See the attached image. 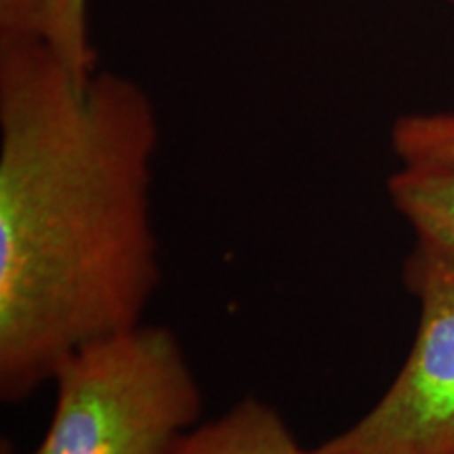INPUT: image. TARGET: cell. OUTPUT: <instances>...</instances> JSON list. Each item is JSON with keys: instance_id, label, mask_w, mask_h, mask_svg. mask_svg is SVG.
<instances>
[{"instance_id": "6da1fadb", "label": "cell", "mask_w": 454, "mask_h": 454, "mask_svg": "<svg viewBox=\"0 0 454 454\" xmlns=\"http://www.w3.org/2000/svg\"><path fill=\"white\" fill-rule=\"evenodd\" d=\"M160 121L122 72L76 82L44 38L0 41V400L144 325L162 265L152 219Z\"/></svg>"}, {"instance_id": "7a4b0ae2", "label": "cell", "mask_w": 454, "mask_h": 454, "mask_svg": "<svg viewBox=\"0 0 454 454\" xmlns=\"http://www.w3.org/2000/svg\"><path fill=\"white\" fill-rule=\"evenodd\" d=\"M51 383L53 414L30 454H168L202 412L177 334L147 322L74 351Z\"/></svg>"}, {"instance_id": "3957f363", "label": "cell", "mask_w": 454, "mask_h": 454, "mask_svg": "<svg viewBox=\"0 0 454 454\" xmlns=\"http://www.w3.org/2000/svg\"><path fill=\"white\" fill-rule=\"evenodd\" d=\"M404 284L421 308L404 366L364 417L311 454H454V268L412 248Z\"/></svg>"}, {"instance_id": "277c9868", "label": "cell", "mask_w": 454, "mask_h": 454, "mask_svg": "<svg viewBox=\"0 0 454 454\" xmlns=\"http://www.w3.org/2000/svg\"><path fill=\"white\" fill-rule=\"evenodd\" d=\"M168 454H311L268 402L248 395L215 421L179 435Z\"/></svg>"}, {"instance_id": "5b68a950", "label": "cell", "mask_w": 454, "mask_h": 454, "mask_svg": "<svg viewBox=\"0 0 454 454\" xmlns=\"http://www.w3.org/2000/svg\"><path fill=\"white\" fill-rule=\"evenodd\" d=\"M387 194L414 231V248L454 268V167L402 164L387 181Z\"/></svg>"}, {"instance_id": "8992f818", "label": "cell", "mask_w": 454, "mask_h": 454, "mask_svg": "<svg viewBox=\"0 0 454 454\" xmlns=\"http://www.w3.org/2000/svg\"><path fill=\"white\" fill-rule=\"evenodd\" d=\"M389 141L402 164L454 167V112L406 114L395 118Z\"/></svg>"}, {"instance_id": "52a82bcc", "label": "cell", "mask_w": 454, "mask_h": 454, "mask_svg": "<svg viewBox=\"0 0 454 454\" xmlns=\"http://www.w3.org/2000/svg\"><path fill=\"white\" fill-rule=\"evenodd\" d=\"M47 43L76 78L87 84L98 67V53L90 41L89 0H51Z\"/></svg>"}, {"instance_id": "ba28073f", "label": "cell", "mask_w": 454, "mask_h": 454, "mask_svg": "<svg viewBox=\"0 0 454 454\" xmlns=\"http://www.w3.org/2000/svg\"><path fill=\"white\" fill-rule=\"evenodd\" d=\"M51 0H0L3 38H44L47 41Z\"/></svg>"}]
</instances>
